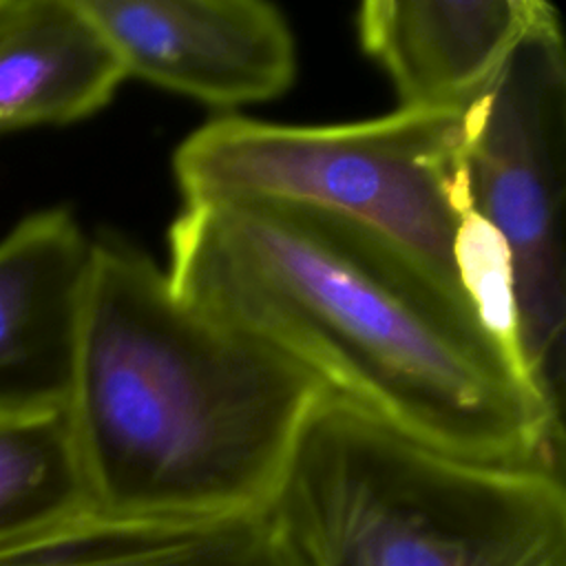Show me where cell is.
I'll return each mask as SVG.
<instances>
[{"label": "cell", "instance_id": "cell-1", "mask_svg": "<svg viewBox=\"0 0 566 566\" xmlns=\"http://www.w3.org/2000/svg\"><path fill=\"white\" fill-rule=\"evenodd\" d=\"M172 290L438 451L562 475L559 420L449 285L380 237L310 208L184 206Z\"/></svg>", "mask_w": 566, "mask_h": 566}, {"label": "cell", "instance_id": "cell-2", "mask_svg": "<svg viewBox=\"0 0 566 566\" xmlns=\"http://www.w3.org/2000/svg\"><path fill=\"white\" fill-rule=\"evenodd\" d=\"M325 394L296 363L181 298L146 252L93 239L64 405L93 511L265 509Z\"/></svg>", "mask_w": 566, "mask_h": 566}, {"label": "cell", "instance_id": "cell-3", "mask_svg": "<svg viewBox=\"0 0 566 566\" xmlns=\"http://www.w3.org/2000/svg\"><path fill=\"white\" fill-rule=\"evenodd\" d=\"M265 511L298 566H566L559 473L438 451L332 394Z\"/></svg>", "mask_w": 566, "mask_h": 566}, {"label": "cell", "instance_id": "cell-4", "mask_svg": "<svg viewBox=\"0 0 566 566\" xmlns=\"http://www.w3.org/2000/svg\"><path fill=\"white\" fill-rule=\"evenodd\" d=\"M172 172L184 206L265 201L332 214L380 237L467 298L455 272V243L471 210L458 108H398L329 126L223 115L179 144Z\"/></svg>", "mask_w": 566, "mask_h": 566}, {"label": "cell", "instance_id": "cell-5", "mask_svg": "<svg viewBox=\"0 0 566 566\" xmlns=\"http://www.w3.org/2000/svg\"><path fill=\"white\" fill-rule=\"evenodd\" d=\"M462 124L469 206L513 263L524 374L564 420L566 44L548 2L462 108Z\"/></svg>", "mask_w": 566, "mask_h": 566}, {"label": "cell", "instance_id": "cell-6", "mask_svg": "<svg viewBox=\"0 0 566 566\" xmlns=\"http://www.w3.org/2000/svg\"><path fill=\"white\" fill-rule=\"evenodd\" d=\"M124 75L214 108L272 99L296 75L283 13L261 0H82Z\"/></svg>", "mask_w": 566, "mask_h": 566}, {"label": "cell", "instance_id": "cell-7", "mask_svg": "<svg viewBox=\"0 0 566 566\" xmlns=\"http://www.w3.org/2000/svg\"><path fill=\"white\" fill-rule=\"evenodd\" d=\"M91 248L62 208L27 217L0 241V411L66 405Z\"/></svg>", "mask_w": 566, "mask_h": 566}, {"label": "cell", "instance_id": "cell-8", "mask_svg": "<svg viewBox=\"0 0 566 566\" xmlns=\"http://www.w3.org/2000/svg\"><path fill=\"white\" fill-rule=\"evenodd\" d=\"M542 0H369L356 13L365 53L400 108L462 111L537 18Z\"/></svg>", "mask_w": 566, "mask_h": 566}, {"label": "cell", "instance_id": "cell-9", "mask_svg": "<svg viewBox=\"0 0 566 566\" xmlns=\"http://www.w3.org/2000/svg\"><path fill=\"white\" fill-rule=\"evenodd\" d=\"M0 566H298L265 509L195 517L97 511L0 546Z\"/></svg>", "mask_w": 566, "mask_h": 566}, {"label": "cell", "instance_id": "cell-10", "mask_svg": "<svg viewBox=\"0 0 566 566\" xmlns=\"http://www.w3.org/2000/svg\"><path fill=\"white\" fill-rule=\"evenodd\" d=\"M122 80L82 0H18L0 29V133L88 117Z\"/></svg>", "mask_w": 566, "mask_h": 566}, {"label": "cell", "instance_id": "cell-11", "mask_svg": "<svg viewBox=\"0 0 566 566\" xmlns=\"http://www.w3.org/2000/svg\"><path fill=\"white\" fill-rule=\"evenodd\" d=\"M66 411H0V546L91 511Z\"/></svg>", "mask_w": 566, "mask_h": 566}, {"label": "cell", "instance_id": "cell-12", "mask_svg": "<svg viewBox=\"0 0 566 566\" xmlns=\"http://www.w3.org/2000/svg\"><path fill=\"white\" fill-rule=\"evenodd\" d=\"M18 0H0V29L4 27V22L11 18V13L15 11Z\"/></svg>", "mask_w": 566, "mask_h": 566}]
</instances>
